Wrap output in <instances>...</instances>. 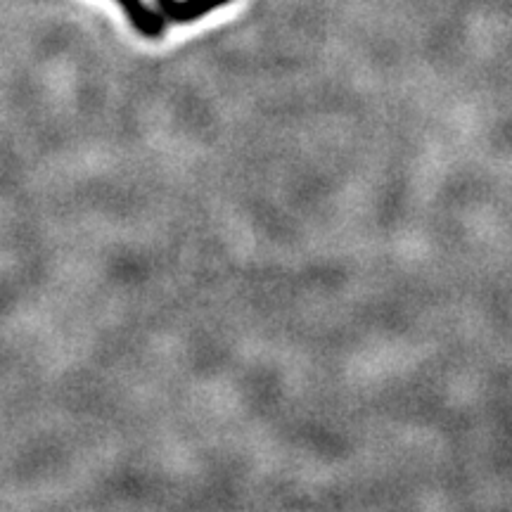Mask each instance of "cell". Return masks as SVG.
<instances>
[{
	"mask_svg": "<svg viewBox=\"0 0 512 512\" xmlns=\"http://www.w3.org/2000/svg\"><path fill=\"white\" fill-rule=\"evenodd\" d=\"M230 0H157L159 15L174 24H190L209 15V12L223 8Z\"/></svg>",
	"mask_w": 512,
	"mask_h": 512,
	"instance_id": "6da1fadb",
	"label": "cell"
},
{
	"mask_svg": "<svg viewBox=\"0 0 512 512\" xmlns=\"http://www.w3.org/2000/svg\"><path fill=\"white\" fill-rule=\"evenodd\" d=\"M117 3L124 8L128 22H131V27L136 29L140 36L159 38L164 34L166 19L159 15V12L147 8L143 0H117Z\"/></svg>",
	"mask_w": 512,
	"mask_h": 512,
	"instance_id": "7a4b0ae2",
	"label": "cell"
}]
</instances>
